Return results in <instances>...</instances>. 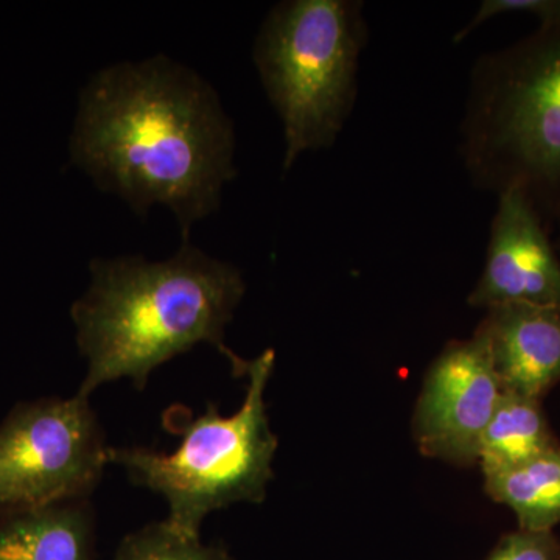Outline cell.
Segmentation results:
<instances>
[{
  "label": "cell",
  "instance_id": "6da1fadb",
  "mask_svg": "<svg viewBox=\"0 0 560 560\" xmlns=\"http://www.w3.org/2000/svg\"><path fill=\"white\" fill-rule=\"evenodd\" d=\"M234 124L210 83L165 55L98 70L80 94L70 162L140 217L165 206L183 242L237 176Z\"/></svg>",
  "mask_w": 560,
  "mask_h": 560
},
{
  "label": "cell",
  "instance_id": "7a4b0ae2",
  "mask_svg": "<svg viewBox=\"0 0 560 560\" xmlns=\"http://www.w3.org/2000/svg\"><path fill=\"white\" fill-rule=\"evenodd\" d=\"M91 283L70 318L88 372L79 396L90 399L105 383L128 378L142 390L161 364L200 345L213 346L245 377L248 361L226 342L228 324L245 296L241 270L180 243L172 257L92 259Z\"/></svg>",
  "mask_w": 560,
  "mask_h": 560
},
{
  "label": "cell",
  "instance_id": "3957f363",
  "mask_svg": "<svg viewBox=\"0 0 560 560\" xmlns=\"http://www.w3.org/2000/svg\"><path fill=\"white\" fill-rule=\"evenodd\" d=\"M460 156L475 186L518 187L560 210V25L482 55L471 69Z\"/></svg>",
  "mask_w": 560,
  "mask_h": 560
},
{
  "label": "cell",
  "instance_id": "277c9868",
  "mask_svg": "<svg viewBox=\"0 0 560 560\" xmlns=\"http://www.w3.org/2000/svg\"><path fill=\"white\" fill-rule=\"evenodd\" d=\"M275 364L272 349L248 361L245 399L234 415L221 416L215 404H208L198 418L178 405L165 412V423L180 436L175 452L140 445L109 448V464L127 471L132 485L164 497L165 522L176 533L200 537L202 522L212 512L264 503L279 447L265 401Z\"/></svg>",
  "mask_w": 560,
  "mask_h": 560
},
{
  "label": "cell",
  "instance_id": "5b68a950",
  "mask_svg": "<svg viewBox=\"0 0 560 560\" xmlns=\"http://www.w3.org/2000/svg\"><path fill=\"white\" fill-rule=\"evenodd\" d=\"M366 43L360 0H285L261 22L254 62L282 121L283 172L337 142L355 106Z\"/></svg>",
  "mask_w": 560,
  "mask_h": 560
},
{
  "label": "cell",
  "instance_id": "8992f818",
  "mask_svg": "<svg viewBox=\"0 0 560 560\" xmlns=\"http://www.w3.org/2000/svg\"><path fill=\"white\" fill-rule=\"evenodd\" d=\"M109 448L86 397L16 405L0 423V515L90 500Z\"/></svg>",
  "mask_w": 560,
  "mask_h": 560
},
{
  "label": "cell",
  "instance_id": "52a82bcc",
  "mask_svg": "<svg viewBox=\"0 0 560 560\" xmlns=\"http://www.w3.org/2000/svg\"><path fill=\"white\" fill-rule=\"evenodd\" d=\"M504 389L480 335L452 341L431 363L412 415V438L427 458L478 463L486 427Z\"/></svg>",
  "mask_w": 560,
  "mask_h": 560
},
{
  "label": "cell",
  "instance_id": "ba28073f",
  "mask_svg": "<svg viewBox=\"0 0 560 560\" xmlns=\"http://www.w3.org/2000/svg\"><path fill=\"white\" fill-rule=\"evenodd\" d=\"M508 304L560 307L558 249L536 205L518 187L499 194L485 268L469 294L470 307L489 311Z\"/></svg>",
  "mask_w": 560,
  "mask_h": 560
},
{
  "label": "cell",
  "instance_id": "9c48e42d",
  "mask_svg": "<svg viewBox=\"0 0 560 560\" xmlns=\"http://www.w3.org/2000/svg\"><path fill=\"white\" fill-rule=\"evenodd\" d=\"M475 334L488 346L506 393L540 400L560 382V307L508 304L489 308Z\"/></svg>",
  "mask_w": 560,
  "mask_h": 560
},
{
  "label": "cell",
  "instance_id": "30bf717a",
  "mask_svg": "<svg viewBox=\"0 0 560 560\" xmlns=\"http://www.w3.org/2000/svg\"><path fill=\"white\" fill-rule=\"evenodd\" d=\"M90 500L0 515V560H94Z\"/></svg>",
  "mask_w": 560,
  "mask_h": 560
},
{
  "label": "cell",
  "instance_id": "8fae6325",
  "mask_svg": "<svg viewBox=\"0 0 560 560\" xmlns=\"http://www.w3.org/2000/svg\"><path fill=\"white\" fill-rule=\"evenodd\" d=\"M559 447L540 400L506 393L486 427L478 464L482 475L512 469Z\"/></svg>",
  "mask_w": 560,
  "mask_h": 560
},
{
  "label": "cell",
  "instance_id": "7c38bea8",
  "mask_svg": "<svg viewBox=\"0 0 560 560\" xmlns=\"http://www.w3.org/2000/svg\"><path fill=\"white\" fill-rule=\"evenodd\" d=\"M486 493L517 517L518 529L552 530L560 523V447L512 469L482 475Z\"/></svg>",
  "mask_w": 560,
  "mask_h": 560
},
{
  "label": "cell",
  "instance_id": "4fadbf2b",
  "mask_svg": "<svg viewBox=\"0 0 560 560\" xmlns=\"http://www.w3.org/2000/svg\"><path fill=\"white\" fill-rule=\"evenodd\" d=\"M113 560H235L223 545L176 533L167 522H154L120 541Z\"/></svg>",
  "mask_w": 560,
  "mask_h": 560
},
{
  "label": "cell",
  "instance_id": "5bb4252c",
  "mask_svg": "<svg viewBox=\"0 0 560 560\" xmlns=\"http://www.w3.org/2000/svg\"><path fill=\"white\" fill-rule=\"evenodd\" d=\"M504 14H529L540 22L539 28L559 27L560 0H482L477 13L456 33L455 43H460L486 22Z\"/></svg>",
  "mask_w": 560,
  "mask_h": 560
},
{
  "label": "cell",
  "instance_id": "9a60e30c",
  "mask_svg": "<svg viewBox=\"0 0 560 560\" xmlns=\"http://www.w3.org/2000/svg\"><path fill=\"white\" fill-rule=\"evenodd\" d=\"M486 560H560V541L552 530H523L501 537Z\"/></svg>",
  "mask_w": 560,
  "mask_h": 560
},
{
  "label": "cell",
  "instance_id": "2e32d148",
  "mask_svg": "<svg viewBox=\"0 0 560 560\" xmlns=\"http://www.w3.org/2000/svg\"><path fill=\"white\" fill-rule=\"evenodd\" d=\"M558 219H559V237H558V242L555 243V246H556V249H558V253L560 256V210L558 213Z\"/></svg>",
  "mask_w": 560,
  "mask_h": 560
}]
</instances>
